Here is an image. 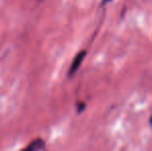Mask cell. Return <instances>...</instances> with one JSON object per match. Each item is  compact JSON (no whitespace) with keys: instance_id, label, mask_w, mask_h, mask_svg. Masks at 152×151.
<instances>
[{"instance_id":"obj_5","label":"cell","mask_w":152,"mask_h":151,"mask_svg":"<svg viewBox=\"0 0 152 151\" xmlns=\"http://www.w3.org/2000/svg\"><path fill=\"white\" fill-rule=\"evenodd\" d=\"M150 124L152 125V116H151V118H150Z\"/></svg>"},{"instance_id":"obj_3","label":"cell","mask_w":152,"mask_h":151,"mask_svg":"<svg viewBox=\"0 0 152 151\" xmlns=\"http://www.w3.org/2000/svg\"><path fill=\"white\" fill-rule=\"evenodd\" d=\"M84 108H85V104H81V103H80V104L78 105V111H79V112H82Z\"/></svg>"},{"instance_id":"obj_4","label":"cell","mask_w":152,"mask_h":151,"mask_svg":"<svg viewBox=\"0 0 152 151\" xmlns=\"http://www.w3.org/2000/svg\"><path fill=\"white\" fill-rule=\"evenodd\" d=\"M110 1H112V0H102V3H108Z\"/></svg>"},{"instance_id":"obj_2","label":"cell","mask_w":152,"mask_h":151,"mask_svg":"<svg viewBox=\"0 0 152 151\" xmlns=\"http://www.w3.org/2000/svg\"><path fill=\"white\" fill-rule=\"evenodd\" d=\"M45 149H46V142H45L44 139H40V138H37V139L31 141L29 145L23 148V150L27 151H39Z\"/></svg>"},{"instance_id":"obj_1","label":"cell","mask_w":152,"mask_h":151,"mask_svg":"<svg viewBox=\"0 0 152 151\" xmlns=\"http://www.w3.org/2000/svg\"><path fill=\"white\" fill-rule=\"evenodd\" d=\"M86 55H87V52L85 50L81 51V52H79L78 54L76 55V57H75L74 60H72V64H70L69 69H68V73H67L68 77H72L78 71V69H80L81 64H82L83 60H84V58L86 57Z\"/></svg>"}]
</instances>
